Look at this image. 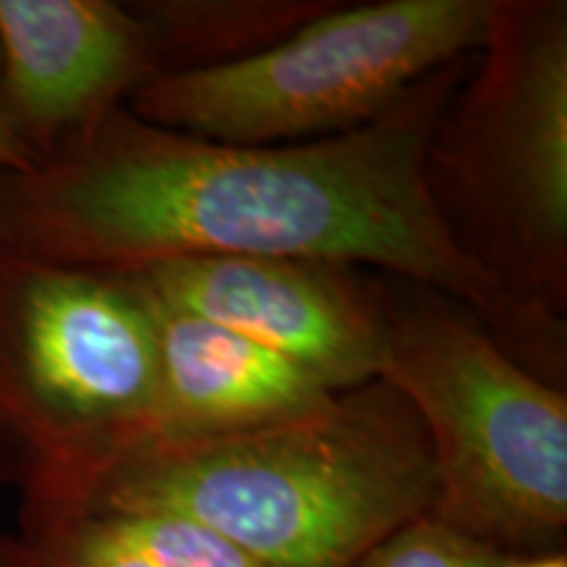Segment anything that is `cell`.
I'll list each match as a JSON object with an SVG mask.
<instances>
[{
  "label": "cell",
  "mask_w": 567,
  "mask_h": 567,
  "mask_svg": "<svg viewBox=\"0 0 567 567\" xmlns=\"http://www.w3.org/2000/svg\"><path fill=\"white\" fill-rule=\"evenodd\" d=\"M161 76L137 11L111 0H0V105L34 163Z\"/></svg>",
  "instance_id": "ba28073f"
},
{
  "label": "cell",
  "mask_w": 567,
  "mask_h": 567,
  "mask_svg": "<svg viewBox=\"0 0 567 567\" xmlns=\"http://www.w3.org/2000/svg\"><path fill=\"white\" fill-rule=\"evenodd\" d=\"M505 567H567V559L563 551L559 555H542V557H520L509 559Z\"/></svg>",
  "instance_id": "2e32d148"
},
{
  "label": "cell",
  "mask_w": 567,
  "mask_h": 567,
  "mask_svg": "<svg viewBox=\"0 0 567 567\" xmlns=\"http://www.w3.org/2000/svg\"><path fill=\"white\" fill-rule=\"evenodd\" d=\"M0 473H3V467H0Z\"/></svg>",
  "instance_id": "e0dca14e"
},
{
  "label": "cell",
  "mask_w": 567,
  "mask_h": 567,
  "mask_svg": "<svg viewBox=\"0 0 567 567\" xmlns=\"http://www.w3.org/2000/svg\"><path fill=\"white\" fill-rule=\"evenodd\" d=\"M0 567H38L30 547L19 534H3L0 530Z\"/></svg>",
  "instance_id": "9a60e30c"
},
{
  "label": "cell",
  "mask_w": 567,
  "mask_h": 567,
  "mask_svg": "<svg viewBox=\"0 0 567 567\" xmlns=\"http://www.w3.org/2000/svg\"><path fill=\"white\" fill-rule=\"evenodd\" d=\"M478 53L431 140V195L471 258L555 318L567 292L565 3L494 0Z\"/></svg>",
  "instance_id": "3957f363"
},
{
  "label": "cell",
  "mask_w": 567,
  "mask_h": 567,
  "mask_svg": "<svg viewBox=\"0 0 567 567\" xmlns=\"http://www.w3.org/2000/svg\"><path fill=\"white\" fill-rule=\"evenodd\" d=\"M153 55L184 61L179 71L208 69L264 51L318 17L313 3H140Z\"/></svg>",
  "instance_id": "30bf717a"
},
{
  "label": "cell",
  "mask_w": 567,
  "mask_h": 567,
  "mask_svg": "<svg viewBox=\"0 0 567 567\" xmlns=\"http://www.w3.org/2000/svg\"><path fill=\"white\" fill-rule=\"evenodd\" d=\"M153 434V321L137 284L0 247V452L21 499L69 492Z\"/></svg>",
  "instance_id": "5b68a950"
},
{
  "label": "cell",
  "mask_w": 567,
  "mask_h": 567,
  "mask_svg": "<svg viewBox=\"0 0 567 567\" xmlns=\"http://www.w3.org/2000/svg\"><path fill=\"white\" fill-rule=\"evenodd\" d=\"M379 379L429 434L439 481L431 515L505 557L557 555L567 528L563 389L444 297L392 308Z\"/></svg>",
  "instance_id": "277c9868"
},
{
  "label": "cell",
  "mask_w": 567,
  "mask_h": 567,
  "mask_svg": "<svg viewBox=\"0 0 567 567\" xmlns=\"http://www.w3.org/2000/svg\"><path fill=\"white\" fill-rule=\"evenodd\" d=\"M82 507L101 515L113 534L158 567H266L226 536L184 515L161 509Z\"/></svg>",
  "instance_id": "7c38bea8"
},
{
  "label": "cell",
  "mask_w": 567,
  "mask_h": 567,
  "mask_svg": "<svg viewBox=\"0 0 567 567\" xmlns=\"http://www.w3.org/2000/svg\"><path fill=\"white\" fill-rule=\"evenodd\" d=\"M460 61L373 122L292 145H224L116 109L27 172H0V247L101 274L187 255L381 266L538 350L555 318L460 247L429 187Z\"/></svg>",
  "instance_id": "6da1fadb"
},
{
  "label": "cell",
  "mask_w": 567,
  "mask_h": 567,
  "mask_svg": "<svg viewBox=\"0 0 567 567\" xmlns=\"http://www.w3.org/2000/svg\"><path fill=\"white\" fill-rule=\"evenodd\" d=\"M492 0H384L321 11L287 38L221 66L168 71L124 109L224 145H287L358 130L431 71L478 53Z\"/></svg>",
  "instance_id": "8992f818"
},
{
  "label": "cell",
  "mask_w": 567,
  "mask_h": 567,
  "mask_svg": "<svg viewBox=\"0 0 567 567\" xmlns=\"http://www.w3.org/2000/svg\"><path fill=\"white\" fill-rule=\"evenodd\" d=\"M436 488L421 417L375 379L287 421L145 439L69 492L21 502L161 509L203 523L266 567H354L431 513Z\"/></svg>",
  "instance_id": "7a4b0ae2"
},
{
  "label": "cell",
  "mask_w": 567,
  "mask_h": 567,
  "mask_svg": "<svg viewBox=\"0 0 567 567\" xmlns=\"http://www.w3.org/2000/svg\"><path fill=\"white\" fill-rule=\"evenodd\" d=\"M509 559L425 513L368 549L354 567H505Z\"/></svg>",
  "instance_id": "4fadbf2b"
},
{
  "label": "cell",
  "mask_w": 567,
  "mask_h": 567,
  "mask_svg": "<svg viewBox=\"0 0 567 567\" xmlns=\"http://www.w3.org/2000/svg\"><path fill=\"white\" fill-rule=\"evenodd\" d=\"M153 300L224 326L313 373L331 392L379 379L392 305L344 266L187 255L122 274Z\"/></svg>",
  "instance_id": "52a82bcc"
},
{
  "label": "cell",
  "mask_w": 567,
  "mask_h": 567,
  "mask_svg": "<svg viewBox=\"0 0 567 567\" xmlns=\"http://www.w3.org/2000/svg\"><path fill=\"white\" fill-rule=\"evenodd\" d=\"M142 295L151 308L155 347L153 436L255 429L310 413L337 394L292 360L224 326L168 308L145 289Z\"/></svg>",
  "instance_id": "9c48e42d"
},
{
  "label": "cell",
  "mask_w": 567,
  "mask_h": 567,
  "mask_svg": "<svg viewBox=\"0 0 567 567\" xmlns=\"http://www.w3.org/2000/svg\"><path fill=\"white\" fill-rule=\"evenodd\" d=\"M32 166V155L24 151V145L17 140V134L11 132L3 105H0V172H27V168Z\"/></svg>",
  "instance_id": "5bb4252c"
},
{
  "label": "cell",
  "mask_w": 567,
  "mask_h": 567,
  "mask_svg": "<svg viewBox=\"0 0 567 567\" xmlns=\"http://www.w3.org/2000/svg\"><path fill=\"white\" fill-rule=\"evenodd\" d=\"M19 536L38 567H158L101 515L71 502H21Z\"/></svg>",
  "instance_id": "8fae6325"
}]
</instances>
